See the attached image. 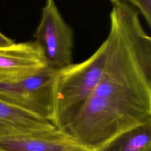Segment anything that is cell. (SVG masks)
I'll use <instances>...</instances> for the list:
<instances>
[{
    "instance_id": "cell-1",
    "label": "cell",
    "mask_w": 151,
    "mask_h": 151,
    "mask_svg": "<svg viewBox=\"0 0 151 151\" xmlns=\"http://www.w3.org/2000/svg\"><path fill=\"white\" fill-rule=\"evenodd\" d=\"M107 50L105 40L86 60L55 70L52 88L55 101L53 124L64 130L83 107L101 74Z\"/></svg>"
},
{
    "instance_id": "cell-2",
    "label": "cell",
    "mask_w": 151,
    "mask_h": 151,
    "mask_svg": "<svg viewBox=\"0 0 151 151\" xmlns=\"http://www.w3.org/2000/svg\"><path fill=\"white\" fill-rule=\"evenodd\" d=\"M55 70L48 67L28 76L0 77V99L52 123Z\"/></svg>"
},
{
    "instance_id": "cell-3",
    "label": "cell",
    "mask_w": 151,
    "mask_h": 151,
    "mask_svg": "<svg viewBox=\"0 0 151 151\" xmlns=\"http://www.w3.org/2000/svg\"><path fill=\"white\" fill-rule=\"evenodd\" d=\"M34 38L48 68L57 70L73 63V30L55 0H45Z\"/></svg>"
},
{
    "instance_id": "cell-4",
    "label": "cell",
    "mask_w": 151,
    "mask_h": 151,
    "mask_svg": "<svg viewBox=\"0 0 151 151\" xmlns=\"http://www.w3.org/2000/svg\"><path fill=\"white\" fill-rule=\"evenodd\" d=\"M0 151H93L64 130L55 129L0 138Z\"/></svg>"
},
{
    "instance_id": "cell-5",
    "label": "cell",
    "mask_w": 151,
    "mask_h": 151,
    "mask_svg": "<svg viewBox=\"0 0 151 151\" xmlns=\"http://www.w3.org/2000/svg\"><path fill=\"white\" fill-rule=\"evenodd\" d=\"M47 67L43 54L34 41L0 47V77L31 75Z\"/></svg>"
},
{
    "instance_id": "cell-6",
    "label": "cell",
    "mask_w": 151,
    "mask_h": 151,
    "mask_svg": "<svg viewBox=\"0 0 151 151\" xmlns=\"http://www.w3.org/2000/svg\"><path fill=\"white\" fill-rule=\"evenodd\" d=\"M55 129L50 121L0 99V138Z\"/></svg>"
},
{
    "instance_id": "cell-7",
    "label": "cell",
    "mask_w": 151,
    "mask_h": 151,
    "mask_svg": "<svg viewBox=\"0 0 151 151\" xmlns=\"http://www.w3.org/2000/svg\"><path fill=\"white\" fill-rule=\"evenodd\" d=\"M97 151H151V120L118 135Z\"/></svg>"
},
{
    "instance_id": "cell-8",
    "label": "cell",
    "mask_w": 151,
    "mask_h": 151,
    "mask_svg": "<svg viewBox=\"0 0 151 151\" xmlns=\"http://www.w3.org/2000/svg\"><path fill=\"white\" fill-rule=\"evenodd\" d=\"M127 2L140 12L147 26H151V0H127Z\"/></svg>"
},
{
    "instance_id": "cell-9",
    "label": "cell",
    "mask_w": 151,
    "mask_h": 151,
    "mask_svg": "<svg viewBox=\"0 0 151 151\" xmlns=\"http://www.w3.org/2000/svg\"><path fill=\"white\" fill-rule=\"evenodd\" d=\"M13 43H14V42L12 40L0 32V47L9 46Z\"/></svg>"
},
{
    "instance_id": "cell-10",
    "label": "cell",
    "mask_w": 151,
    "mask_h": 151,
    "mask_svg": "<svg viewBox=\"0 0 151 151\" xmlns=\"http://www.w3.org/2000/svg\"><path fill=\"white\" fill-rule=\"evenodd\" d=\"M114 1H126V2H127V0H110V2Z\"/></svg>"
}]
</instances>
